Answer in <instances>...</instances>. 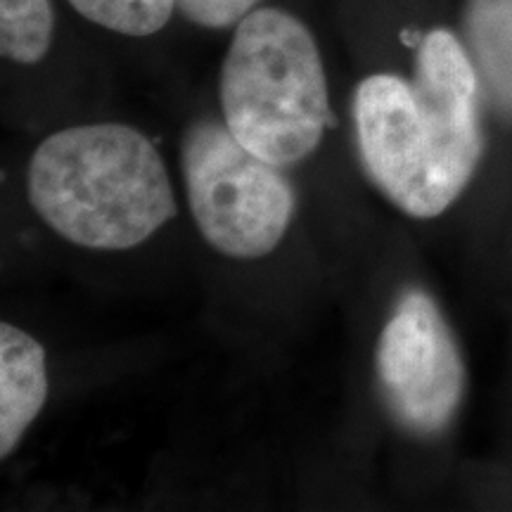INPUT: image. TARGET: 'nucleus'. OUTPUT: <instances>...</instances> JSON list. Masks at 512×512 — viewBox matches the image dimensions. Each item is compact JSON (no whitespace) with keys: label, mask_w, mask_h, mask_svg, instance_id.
Masks as SVG:
<instances>
[{"label":"nucleus","mask_w":512,"mask_h":512,"mask_svg":"<svg viewBox=\"0 0 512 512\" xmlns=\"http://www.w3.org/2000/svg\"><path fill=\"white\" fill-rule=\"evenodd\" d=\"M465 34L479 81L501 110H512V0H467Z\"/></svg>","instance_id":"nucleus-7"},{"label":"nucleus","mask_w":512,"mask_h":512,"mask_svg":"<svg viewBox=\"0 0 512 512\" xmlns=\"http://www.w3.org/2000/svg\"><path fill=\"white\" fill-rule=\"evenodd\" d=\"M181 162L192 219L216 252L261 259L280 245L297 207L280 166L254 155L216 121L185 133Z\"/></svg>","instance_id":"nucleus-4"},{"label":"nucleus","mask_w":512,"mask_h":512,"mask_svg":"<svg viewBox=\"0 0 512 512\" xmlns=\"http://www.w3.org/2000/svg\"><path fill=\"white\" fill-rule=\"evenodd\" d=\"M74 10L124 36H150L166 27L176 0H69Z\"/></svg>","instance_id":"nucleus-9"},{"label":"nucleus","mask_w":512,"mask_h":512,"mask_svg":"<svg viewBox=\"0 0 512 512\" xmlns=\"http://www.w3.org/2000/svg\"><path fill=\"white\" fill-rule=\"evenodd\" d=\"M48 396L46 351L15 325H0V456L8 458Z\"/></svg>","instance_id":"nucleus-6"},{"label":"nucleus","mask_w":512,"mask_h":512,"mask_svg":"<svg viewBox=\"0 0 512 512\" xmlns=\"http://www.w3.org/2000/svg\"><path fill=\"white\" fill-rule=\"evenodd\" d=\"M27 192L57 235L88 249H131L176 216L162 157L124 124L72 126L43 140Z\"/></svg>","instance_id":"nucleus-2"},{"label":"nucleus","mask_w":512,"mask_h":512,"mask_svg":"<svg viewBox=\"0 0 512 512\" xmlns=\"http://www.w3.org/2000/svg\"><path fill=\"white\" fill-rule=\"evenodd\" d=\"M221 107L230 133L266 162L287 166L309 157L335 124L311 31L290 12H249L223 62Z\"/></svg>","instance_id":"nucleus-3"},{"label":"nucleus","mask_w":512,"mask_h":512,"mask_svg":"<svg viewBox=\"0 0 512 512\" xmlns=\"http://www.w3.org/2000/svg\"><path fill=\"white\" fill-rule=\"evenodd\" d=\"M354 119L370 181L415 219L444 214L482 157L479 76L446 29L422 38L413 83L394 74L358 83Z\"/></svg>","instance_id":"nucleus-1"},{"label":"nucleus","mask_w":512,"mask_h":512,"mask_svg":"<svg viewBox=\"0 0 512 512\" xmlns=\"http://www.w3.org/2000/svg\"><path fill=\"white\" fill-rule=\"evenodd\" d=\"M261 0H176V10L183 12L192 24L207 29L238 27Z\"/></svg>","instance_id":"nucleus-10"},{"label":"nucleus","mask_w":512,"mask_h":512,"mask_svg":"<svg viewBox=\"0 0 512 512\" xmlns=\"http://www.w3.org/2000/svg\"><path fill=\"white\" fill-rule=\"evenodd\" d=\"M50 0H0V53L12 62L36 64L53 41Z\"/></svg>","instance_id":"nucleus-8"},{"label":"nucleus","mask_w":512,"mask_h":512,"mask_svg":"<svg viewBox=\"0 0 512 512\" xmlns=\"http://www.w3.org/2000/svg\"><path fill=\"white\" fill-rule=\"evenodd\" d=\"M377 377L394 418L415 434L446 430L465 394L460 349L430 294L408 290L377 344Z\"/></svg>","instance_id":"nucleus-5"}]
</instances>
